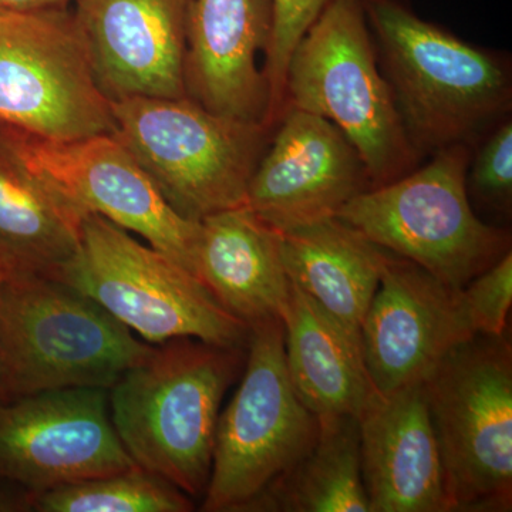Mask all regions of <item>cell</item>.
I'll return each mask as SVG.
<instances>
[{
  "mask_svg": "<svg viewBox=\"0 0 512 512\" xmlns=\"http://www.w3.org/2000/svg\"><path fill=\"white\" fill-rule=\"evenodd\" d=\"M153 346L86 293L49 278L0 281L6 402L69 387L110 389Z\"/></svg>",
  "mask_w": 512,
  "mask_h": 512,
  "instance_id": "4",
  "label": "cell"
},
{
  "mask_svg": "<svg viewBox=\"0 0 512 512\" xmlns=\"http://www.w3.org/2000/svg\"><path fill=\"white\" fill-rule=\"evenodd\" d=\"M30 511V493L16 495L0 488V512Z\"/></svg>",
  "mask_w": 512,
  "mask_h": 512,
  "instance_id": "28",
  "label": "cell"
},
{
  "mask_svg": "<svg viewBox=\"0 0 512 512\" xmlns=\"http://www.w3.org/2000/svg\"><path fill=\"white\" fill-rule=\"evenodd\" d=\"M380 69L420 158L468 144L507 117L505 60L421 19L403 0H362Z\"/></svg>",
  "mask_w": 512,
  "mask_h": 512,
  "instance_id": "1",
  "label": "cell"
},
{
  "mask_svg": "<svg viewBox=\"0 0 512 512\" xmlns=\"http://www.w3.org/2000/svg\"><path fill=\"white\" fill-rule=\"evenodd\" d=\"M468 195L491 210L511 211L512 202V121L501 120L488 133L467 170Z\"/></svg>",
  "mask_w": 512,
  "mask_h": 512,
  "instance_id": "25",
  "label": "cell"
},
{
  "mask_svg": "<svg viewBox=\"0 0 512 512\" xmlns=\"http://www.w3.org/2000/svg\"><path fill=\"white\" fill-rule=\"evenodd\" d=\"M0 124L52 140L114 134L73 13L0 9Z\"/></svg>",
  "mask_w": 512,
  "mask_h": 512,
  "instance_id": "10",
  "label": "cell"
},
{
  "mask_svg": "<svg viewBox=\"0 0 512 512\" xmlns=\"http://www.w3.org/2000/svg\"><path fill=\"white\" fill-rule=\"evenodd\" d=\"M271 28V0H192L187 97L212 113L266 126L268 86L259 60L265 59Z\"/></svg>",
  "mask_w": 512,
  "mask_h": 512,
  "instance_id": "16",
  "label": "cell"
},
{
  "mask_svg": "<svg viewBox=\"0 0 512 512\" xmlns=\"http://www.w3.org/2000/svg\"><path fill=\"white\" fill-rule=\"evenodd\" d=\"M282 235V259L293 285L360 343L363 320L379 286L384 249L339 218Z\"/></svg>",
  "mask_w": 512,
  "mask_h": 512,
  "instance_id": "20",
  "label": "cell"
},
{
  "mask_svg": "<svg viewBox=\"0 0 512 512\" xmlns=\"http://www.w3.org/2000/svg\"><path fill=\"white\" fill-rule=\"evenodd\" d=\"M0 402H6L5 383H3L2 362H0Z\"/></svg>",
  "mask_w": 512,
  "mask_h": 512,
  "instance_id": "29",
  "label": "cell"
},
{
  "mask_svg": "<svg viewBox=\"0 0 512 512\" xmlns=\"http://www.w3.org/2000/svg\"><path fill=\"white\" fill-rule=\"evenodd\" d=\"M318 419L311 451L245 511L372 512L363 483L359 421Z\"/></svg>",
  "mask_w": 512,
  "mask_h": 512,
  "instance_id": "22",
  "label": "cell"
},
{
  "mask_svg": "<svg viewBox=\"0 0 512 512\" xmlns=\"http://www.w3.org/2000/svg\"><path fill=\"white\" fill-rule=\"evenodd\" d=\"M113 136L164 200L191 221L242 207L272 128L212 113L190 97L111 100Z\"/></svg>",
  "mask_w": 512,
  "mask_h": 512,
  "instance_id": "5",
  "label": "cell"
},
{
  "mask_svg": "<svg viewBox=\"0 0 512 512\" xmlns=\"http://www.w3.org/2000/svg\"><path fill=\"white\" fill-rule=\"evenodd\" d=\"M329 0H271L272 28L264 59L268 86L266 126L274 127L285 111V77L289 57Z\"/></svg>",
  "mask_w": 512,
  "mask_h": 512,
  "instance_id": "24",
  "label": "cell"
},
{
  "mask_svg": "<svg viewBox=\"0 0 512 512\" xmlns=\"http://www.w3.org/2000/svg\"><path fill=\"white\" fill-rule=\"evenodd\" d=\"M60 282L86 293L150 343L194 338L247 349L251 339V326L229 313L197 276L97 214L84 217L82 247Z\"/></svg>",
  "mask_w": 512,
  "mask_h": 512,
  "instance_id": "8",
  "label": "cell"
},
{
  "mask_svg": "<svg viewBox=\"0 0 512 512\" xmlns=\"http://www.w3.org/2000/svg\"><path fill=\"white\" fill-rule=\"evenodd\" d=\"M136 468L111 419L109 389L69 387L0 402V478L30 494Z\"/></svg>",
  "mask_w": 512,
  "mask_h": 512,
  "instance_id": "12",
  "label": "cell"
},
{
  "mask_svg": "<svg viewBox=\"0 0 512 512\" xmlns=\"http://www.w3.org/2000/svg\"><path fill=\"white\" fill-rule=\"evenodd\" d=\"M274 128L245 207L279 234L336 218L373 187L362 157L329 120L288 107Z\"/></svg>",
  "mask_w": 512,
  "mask_h": 512,
  "instance_id": "14",
  "label": "cell"
},
{
  "mask_svg": "<svg viewBox=\"0 0 512 512\" xmlns=\"http://www.w3.org/2000/svg\"><path fill=\"white\" fill-rule=\"evenodd\" d=\"M476 335L461 289L384 249L379 286L360 330L377 392L423 382L451 349Z\"/></svg>",
  "mask_w": 512,
  "mask_h": 512,
  "instance_id": "13",
  "label": "cell"
},
{
  "mask_svg": "<svg viewBox=\"0 0 512 512\" xmlns=\"http://www.w3.org/2000/svg\"><path fill=\"white\" fill-rule=\"evenodd\" d=\"M461 296L477 335L503 336L512 305L511 251L468 282Z\"/></svg>",
  "mask_w": 512,
  "mask_h": 512,
  "instance_id": "26",
  "label": "cell"
},
{
  "mask_svg": "<svg viewBox=\"0 0 512 512\" xmlns=\"http://www.w3.org/2000/svg\"><path fill=\"white\" fill-rule=\"evenodd\" d=\"M192 0H76L97 83L110 100L187 97L185 49Z\"/></svg>",
  "mask_w": 512,
  "mask_h": 512,
  "instance_id": "15",
  "label": "cell"
},
{
  "mask_svg": "<svg viewBox=\"0 0 512 512\" xmlns=\"http://www.w3.org/2000/svg\"><path fill=\"white\" fill-rule=\"evenodd\" d=\"M195 276L249 326L284 319L291 281L282 259V235L245 205L202 218Z\"/></svg>",
  "mask_w": 512,
  "mask_h": 512,
  "instance_id": "18",
  "label": "cell"
},
{
  "mask_svg": "<svg viewBox=\"0 0 512 512\" xmlns=\"http://www.w3.org/2000/svg\"><path fill=\"white\" fill-rule=\"evenodd\" d=\"M86 215L0 141V281H60L79 255Z\"/></svg>",
  "mask_w": 512,
  "mask_h": 512,
  "instance_id": "19",
  "label": "cell"
},
{
  "mask_svg": "<svg viewBox=\"0 0 512 512\" xmlns=\"http://www.w3.org/2000/svg\"><path fill=\"white\" fill-rule=\"evenodd\" d=\"M451 512L512 507V346L485 336L450 350L423 380Z\"/></svg>",
  "mask_w": 512,
  "mask_h": 512,
  "instance_id": "7",
  "label": "cell"
},
{
  "mask_svg": "<svg viewBox=\"0 0 512 512\" xmlns=\"http://www.w3.org/2000/svg\"><path fill=\"white\" fill-rule=\"evenodd\" d=\"M247 349L171 339L110 387L111 419L138 467L188 497L205 494L222 399L244 370Z\"/></svg>",
  "mask_w": 512,
  "mask_h": 512,
  "instance_id": "2",
  "label": "cell"
},
{
  "mask_svg": "<svg viewBox=\"0 0 512 512\" xmlns=\"http://www.w3.org/2000/svg\"><path fill=\"white\" fill-rule=\"evenodd\" d=\"M359 421L372 512H451L423 382L373 393Z\"/></svg>",
  "mask_w": 512,
  "mask_h": 512,
  "instance_id": "17",
  "label": "cell"
},
{
  "mask_svg": "<svg viewBox=\"0 0 512 512\" xmlns=\"http://www.w3.org/2000/svg\"><path fill=\"white\" fill-rule=\"evenodd\" d=\"M191 497L143 468L30 494V511L188 512Z\"/></svg>",
  "mask_w": 512,
  "mask_h": 512,
  "instance_id": "23",
  "label": "cell"
},
{
  "mask_svg": "<svg viewBox=\"0 0 512 512\" xmlns=\"http://www.w3.org/2000/svg\"><path fill=\"white\" fill-rule=\"evenodd\" d=\"M0 141L84 214L140 235L195 276L200 221L178 214L113 134L52 140L0 124Z\"/></svg>",
  "mask_w": 512,
  "mask_h": 512,
  "instance_id": "11",
  "label": "cell"
},
{
  "mask_svg": "<svg viewBox=\"0 0 512 512\" xmlns=\"http://www.w3.org/2000/svg\"><path fill=\"white\" fill-rule=\"evenodd\" d=\"M285 359L301 402L316 417H359L376 392L362 348L312 296L291 282Z\"/></svg>",
  "mask_w": 512,
  "mask_h": 512,
  "instance_id": "21",
  "label": "cell"
},
{
  "mask_svg": "<svg viewBox=\"0 0 512 512\" xmlns=\"http://www.w3.org/2000/svg\"><path fill=\"white\" fill-rule=\"evenodd\" d=\"M318 433V417L289 376L284 322L255 323L241 384L218 420L202 511L247 510L311 451Z\"/></svg>",
  "mask_w": 512,
  "mask_h": 512,
  "instance_id": "9",
  "label": "cell"
},
{
  "mask_svg": "<svg viewBox=\"0 0 512 512\" xmlns=\"http://www.w3.org/2000/svg\"><path fill=\"white\" fill-rule=\"evenodd\" d=\"M76 0H0V9L9 10H42L66 9Z\"/></svg>",
  "mask_w": 512,
  "mask_h": 512,
  "instance_id": "27",
  "label": "cell"
},
{
  "mask_svg": "<svg viewBox=\"0 0 512 512\" xmlns=\"http://www.w3.org/2000/svg\"><path fill=\"white\" fill-rule=\"evenodd\" d=\"M288 107L335 124L362 157L373 187L419 164L380 69L362 0H329L299 40L286 67Z\"/></svg>",
  "mask_w": 512,
  "mask_h": 512,
  "instance_id": "3",
  "label": "cell"
},
{
  "mask_svg": "<svg viewBox=\"0 0 512 512\" xmlns=\"http://www.w3.org/2000/svg\"><path fill=\"white\" fill-rule=\"evenodd\" d=\"M471 156L468 144L436 151L423 167L356 195L336 218L377 247L463 289L511 251L510 234L485 224L471 207Z\"/></svg>",
  "mask_w": 512,
  "mask_h": 512,
  "instance_id": "6",
  "label": "cell"
}]
</instances>
